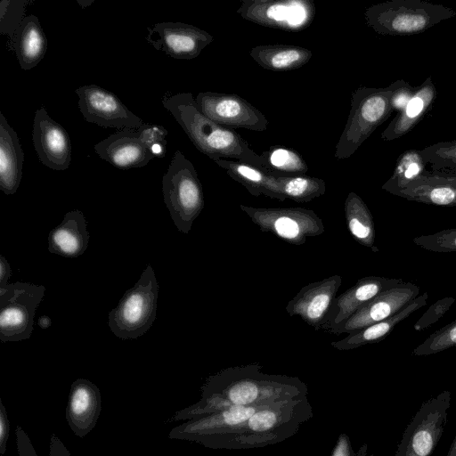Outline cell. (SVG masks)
<instances>
[{"instance_id":"1","label":"cell","mask_w":456,"mask_h":456,"mask_svg":"<svg viewBox=\"0 0 456 456\" xmlns=\"http://www.w3.org/2000/svg\"><path fill=\"white\" fill-rule=\"evenodd\" d=\"M200 399L175 412L169 421L189 420L232 406L273 404L307 396L306 385L297 377L268 374L259 364L224 369L200 387Z\"/></svg>"},{"instance_id":"2","label":"cell","mask_w":456,"mask_h":456,"mask_svg":"<svg viewBox=\"0 0 456 456\" xmlns=\"http://www.w3.org/2000/svg\"><path fill=\"white\" fill-rule=\"evenodd\" d=\"M313 417L307 396L267 405L230 432L200 444L210 449L241 450L275 444L296 435Z\"/></svg>"},{"instance_id":"3","label":"cell","mask_w":456,"mask_h":456,"mask_svg":"<svg viewBox=\"0 0 456 456\" xmlns=\"http://www.w3.org/2000/svg\"><path fill=\"white\" fill-rule=\"evenodd\" d=\"M193 145L212 160L232 158L263 169L264 159L233 129L206 117L198 108L191 93H178L162 100Z\"/></svg>"},{"instance_id":"4","label":"cell","mask_w":456,"mask_h":456,"mask_svg":"<svg viewBox=\"0 0 456 456\" xmlns=\"http://www.w3.org/2000/svg\"><path fill=\"white\" fill-rule=\"evenodd\" d=\"M399 79L386 87L358 86L351 94V109L335 147V158H350L392 114L391 98Z\"/></svg>"},{"instance_id":"5","label":"cell","mask_w":456,"mask_h":456,"mask_svg":"<svg viewBox=\"0 0 456 456\" xmlns=\"http://www.w3.org/2000/svg\"><path fill=\"white\" fill-rule=\"evenodd\" d=\"M455 16L451 7L425 0H390L372 4L364 12L368 27L382 36L419 34Z\"/></svg>"},{"instance_id":"6","label":"cell","mask_w":456,"mask_h":456,"mask_svg":"<svg viewBox=\"0 0 456 456\" xmlns=\"http://www.w3.org/2000/svg\"><path fill=\"white\" fill-rule=\"evenodd\" d=\"M162 192L177 230L188 234L204 208V195L193 164L178 150L163 175Z\"/></svg>"},{"instance_id":"7","label":"cell","mask_w":456,"mask_h":456,"mask_svg":"<svg viewBox=\"0 0 456 456\" xmlns=\"http://www.w3.org/2000/svg\"><path fill=\"white\" fill-rule=\"evenodd\" d=\"M159 282L148 265L133 288L127 289L118 305L108 315V325L118 338L134 339L145 334L157 315Z\"/></svg>"},{"instance_id":"8","label":"cell","mask_w":456,"mask_h":456,"mask_svg":"<svg viewBox=\"0 0 456 456\" xmlns=\"http://www.w3.org/2000/svg\"><path fill=\"white\" fill-rule=\"evenodd\" d=\"M451 400L445 390L422 403L406 426L395 456H431L447 425Z\"/></svg>"},{"instance_id":"9","label":"cell","mask_w":456,"mask_h":456,"mask_svg":"<svg viewBox=\"0 0 456 456\" xmlns=\"http://www.w3.org/2000/svg\"><path fill=\"white\" fill-rule=\"evenodd\" d=\"M240 209L264 232L299 246L310 237L324 232L322 220L312 209L303 208H256L243 204Z\"/></svg>"},{"instance_id":"10","label":"cell","mask_w":456,"mask_h":456,"mask_svg":"<svg viewBox=\"0 0 456 456\" xmlns=\"http://www.w3.org/2000/svg\"><path fill=\"white\" fill-rule=\"evenodd\" d=\"M45 287L16 281L0 289V340L20 341L30 338L36 310Z\"/></svg>"},{"instance_id":"11","label":"cell","mask_w":456,"mask_h":456,"mask_svg":"<svg viewBox=\"0 0 456 456\" xmlns=\"http://www.w3.org/2000/svg\"><path fill=\"white\" fill-rule=\"evenodd\" d=\"M237 13L261 26L297 32L310 26L315 5L311 0H241Z\"/></svg>"},{"instance_id":"12","label":"cell","mask_w":456,"mask_h":456,"mask_svg":"<svg viewBox=\"0 0 456 456\" xmlns=\"http://www.w3.org/2000/svg\"><path fill=\"white\" fill-rule=\"evenodd\" d=\"M75 93L78 97L79 110L87 122L118 131L125 128L137 129L144 124L115 94L103 87L96 85L82 86Z\"/></svg>"},{"instance_id":"13","label":"cell","mask_w":456,"mask_h":456,"mask_svg":"<svg viewBox=\"0 0 456 456\" xmlns=\"http://www.w3.org/2000/svg\"><path fill=\"white\" fill-rule=\"evenodd\" d=\"M199 110L221 126L245 128L256 132L267 129L266 117L244 98L216 92H201L195 98Z\"/></svg>"},{"instance_id":"14","label":"cell","mask_w":456,"mask_h":456,"mask_svg":"<svg viewBox=\"0 0 456 456\" xmlns=\"http://www.w3.org/2000/svg\"><path fill=\"white\" fill-rule=\"evenodd\" d=\"M147 30L145 38L156 50L178 60L198 57L214 40L207 31L183 22H159Z\"/></svg>"},{"instance_id":"15","label":"cell","mask_w":456,"mask_h":456,"mask_svg":"<svg viewBox=\"0 0 456 456\" xmlns=\"http://www.w3.org/2000/svg\"><path fill=\"white\" fill-rule=\"evenodd\" d=\"M420 288L403 281L372 298L346 321L330 330L332 334L351 333L384 321L401 311L419 295Z\"/></svg>"},{"instance_id":"16","label":"cell","mask_w":456,"mask_h":456,"mask_svg":"<svg viewBox=\"0 0 456 456\" xmlns=\"http://www.w3.org/2000/svg\"><path fill=\"white\" fill-rule=\"evenodd\" d=\"M32 142L37 157L45 167L64 171L71 162V141L66 129L54 121L44 107L34 117Z\"/></svg>"},{"instance_id":"17","label":"cell","mask_w":456,"mask_h":456,"mask_svg":"<svg viewBox=\"0 0 456 456\" xmlns=\"http://www.w3.org/2000/svg\"><path fill=\"white\" fill-rule=\"evenodd\" d=\"M341 284L338 274L309 283L288 302L286 312L290 316H299L315 330H322Z\"/></svg>"},{"instance_id":"18","label":"cell","mask_w":456,"mask_h":456,"mask_svg":"<svg viewBox=\"0 0 456 456\" xmlns=\"http://www.w3.org/2000/svg\"><path fill=\"white\" fill-rule=\"evenodd\" d=\"M403 281L402 279L380 276H367L358 280L353 287L336 297L322 330L330 332L379 294Z\"/></svg>"},{"instance_id":"19","label":"cell","mask_w":456,"mask_h":456,"mask_svg":"<svg viewBox=\"0 0 456 456\" xmlns=\"http://www.w3.org/2000/svg\"><path fill=\"white\" fill-rule=\"evenodd\" d=\"M102 411L98 387L86 379H76L70 387L66 407V420L78 437H85L95 427Z\"/></svg>"},{"instance_id":"20","label":"cell","mask_w":456,"mask_h":456,"mask_svg":"<svg viewBox=\"0 0 456 456\" xmlns=\"http://www.w3.org/2000/svg\"><path fill=\"white\" fill-rule=\"evenodd\" d=\"M98 156L119 169L142 167L154 155L139 137L137 129L125 128L94 145Z\"/></svg>"},{"instance_id":"21","label":"cell","mask_w":456,"mask_h":456,"mask_svg":"<svg viewBox=\"0 0 456 456\" xmlns=\"http://www.w3.org/2000/svg\"><path fill=\"white\" fill-rule=\"evenodd\" d=\"M395 196L428 205L456 207V173L425 170Z\"/></svg>"},{"instance_id":"22","label":"cell","mask_w":456,"mask_h":456,"mask_svg":"<svg viewBox=\"0 0 456 456\" xmlns=\"http://www.w3.org/2000/svg\"><path fill=\"white\" fill-rule=\"evenodd\" d=\"M436 96V86L431 77H428L421 85L417 86L413 96L405 107L397 112L381 133V139L390 142L411 132L432 109Z\"/></svg>"},{"instance_id":"23","label":"cell","mask_w":456,"mask_h":456,"mask_svg":"<svg viewBox=\"0 0 456 456\" xmlns=\"http://www.w3.org/2000/svg\"><path fill=\"white\" fill-rule=\"evenodd\" d=\"M87 222L80 210L65 214L61 223L48 235V250L64 257H77L87 248L89 233Z\"/></svg>"},{"instance_id":"24","label":"cell","mask_w":456,"mask_h":456,"mask_svg":"<svg viewBox=\"0 0 456 456\" xmlns=\"http://www.w3.org/2000/svg\"><path fill=\"white\" fill-rule=\"evenodd\" d=\"M24 154L17 133L0 112V189L14 194L21 182Z\"/></svg>"},{"instance_id":"25","label":"cell","mask_w":456,"mask_h":456,"mask_svg":"<svg viewBox=\"0 0 456 456\" xmlns=\"http://www.w3.org/2000/svg\"><path fill=\"white\" fill-rule=\"evenodd\" d=\"M428 298V292H424L391 317L351 332L344 338L331 342V346L338 350L344 351L380 342L393 331L399 322L425 306Z\"/></svg>"},{"instance_id":"26","label":"cell","mask_w":456,"mask_h":456,"mask_svg":"<svg viewBox=\"0 0 456 456\" xmlns=\"http://www.w3.org/2000/svg\"><path fill=\"white\" fill-rule=\"evenodd\" d=\"M214 162L225 170L234 181L243 185L252 195H264L273 200L284 201L277 176L272 175L260 167L249 163L226 159H216Z\"/></svg>"},{"instance_id":"27","label":"cell","mask_w":456,"mask_h":456,"mask_svg":"<svg viewBox=\"0 0 456 456\" xmlns=\"http://www.w3.org/2000/svg\"><path fill=\"white\" fill-rule=\"evenodd\" d=\"M12 41L20 66L24 70L36 67L48 47L46 36L38 18L34 14L26 16Z\"/></svg>"},{"instance_id":"28","label":"cell","mask_w":456,"mask_h":456,"mask_svg":"<svg viewBox=\"0 0 456 456\" xmlns=\"http://www.w3.org/2000/svg\"><path fill=\"white\" fill-rule=\"evenodd\" d=\"M250 57L262 68L273 71H289L305 65L311 50L290 45H263L250 49Z\"/></svg>"},{"instance_id":"29","label":"cell","mask_w":456,"mask_h":456,"mask_svg":"<svg viewBox=\"0 0 456 456\" xmlns=\"http://www.w3.org/2000/svg\"><path fill=\"white\" fill-rule=\"evenodd\" d=\"M347 228L361 245L374 250L376 231L372 215L362 199L354 191L348 193L344 203Z\"/></svg>"},{"instance_id":"30","label":"cell","mask_w":456,"mask_h":456,"mask_svg":"<svg viewBox=\"0 0 456 456\" xmlns=\"http://www.w3.org/2000/svg\"><path fill=\"white\" fill-rule=\"evenodd\" d=\"M263 170L274 176L305 175L308 166L303 157L294 149L285 146H271L261 154Z\"/></svg>"},{"instance_id":"31","label":"cell","mask_w":456,"mask_h":456,"mask_svg":"<svg viewBox=\"0 0 456 456\" xmlns=\"http://www.w3.org/2000/svg\"><path fill=\"white\" fill-rule=\"evenodd\" d=\"M424 162L419 150H407L397 159L390 178L382 185L386 191L395 195L409 183L421 175L425 170Z\"/></svg>"},{"instance_id":"32","label":"cell","mask_w":456,"mask_h":456,"mask_svg":"<svg viewBox=\"0 0 456 456\" xmlns=\"http://www.w3.org/2000/svg\"><path fill=\"white\" fill-rule=\"evenodd\" d=\"M282 194L297 203H305L321 197L326 191L324 180L305 175L277 176Z\"/></svg>"},{"instance_id":"33","label":"cell","mask_w":456,"mask_h":456,"mask_svg":"<svg viewBox=\"0 0 456 456\" xmlns=\"http://www.w3.org/2000/svg\"><path fill=\"white\" fill-rule=\"evenodd\" d=\"M419 153L432 170L456 173V140L436 142L419 150Z\"/></svg>"},{"instance_id":"34","label":"cell","mask_w":456,"mask_h":456,"mask_svg":"<svg viewBox=\"0 0 456 456\" xmlns=\"http://www.w3.org/2000/svg\"><path fill=\"white\" fill-rule=\"evenodd\" d=\"M456 346V320L428 336L412 351V355L425 356Z\"/></svg>"},{"instance_id":"35","label":"cell","mask_w":456,"mask_h":456,"mask_svg":"<svg viewBox=\"0 0 456 456\" xmlns=\"http://www.w3.org/2000/svg\"><path fill=\"white\" fill-rule=\"evenodd\" d=\"M26 0H2L0 2V33L11 39L26 18Z\"/></svg>"},{"instance_id":"36","label":"cell","mask_w":456,"mask_h":456,"mask_svg":"<svg viewBox=\"0 0 456 456\" xmlns=\"http://www.w3.org/2000/svg\"><path fill=\"white\" fill-rule=\"evenodd\" d=\"M413 243L436 253H456V228L415 237Z\"/></svg>"},{"instance_id":"37","label":"cell","mask_w":456,"mask_h":456,"mask_svg":"<svg viewBox=\"0 0 456 456\" xmlns=\"http://www.w3.org/2000/svg\"><path fill=\"white\" fill-rule=\"evenodd\" d=\"M140 139L154 157L164 158L167 151V130L159 125L144 123L137 128Z\"/></svg>"},{"instance_id":"38","label":"cell","mask_w":456,"mask_h":456,"mask_svg":"<svg viewBox=\"0 0 456 456\" xmlns=\"http://www.w3.org/2000/svg\"><path fill=\"white\" fill-rule=\"evenodd\" d=\"M455 302L452 297H445L431 305L413 326L414 330L422 331L436 323Z\"/></svg>"},{"instance_id":"39","label":"cell","mask_w":456,"mask_h":456,"mask_svg":"<svg viewBox=\"0 0 456 456\" xmlns=\"http://www.w3.org/2000/svg\"><path fill=\"white\" fill-rule=\"evenodd\" d=\"M368 444H363L356 452L346 434L339 435L330 456H368Z\"/></svg>"},{"instance_id":"40","label":"cell","mask_w":456,"mask_h":456,"mask_svg":"<svg viewBox=\"0 0 456 456\" xmlns=\"http://www.w3.org/2000/svg\"><path fill=\"white\" fill-rule=\"evenodd\" d=\"M417 86H411L403 79H399V86L391 98V104L394 110H402L410 99L413 96Z\"/></svg>"},{"instance_id":"41","label":"cell","mask_w":456,"mask_h":456,"mask_svg":"<svg viewBox=\"0 0 456 456\" xmlns=\"http://www.w3.org/2000/svg\"><path fill=\"white\" fill-rule=\"evenodd\" d=\"M15 435L19 456H38L30 441V438L21 427H16Z\"/></svg>"},{"instance_id":"42","label":"cell","mask_w":456,"mask_h":456,"mask_svg":"<svg viewBox=\"0 0 456 456\" xmlns=\"http://www.w3.org/2000/svg\"><path fill=\"white\" fill-rule=\"evenodd\" d=\"M10 433V421L6 409L0 400V454L4 455L7 450V442Z\"/></svg>"},{"instance_id":"43","label":"cell","mask_w":456,"mask_h":456,"mask_svg":"<svg viewBox=\"0 0 456 456\" xmlns=\"http://www.w3.org/2000/svg\"><path fill=\"white\" fill-rule=\"evenodd\" d=\"M49 456H71L64 444L54 434L50 438Z\"/></svg>"},{"instance_id":"44","label":"cell","mask_w":456,"mask_h":456,"mask_svg":"<svg viewBox=\"0 0 456 456\" xmlns=\"http://www.w3.org/2000/svg\"><path fill=\"white\" fill-rule=\"evenodd\" d=\"M12 275L10 264L7 262L4 256H0V289L7 286L8 280Z\"/></svg>"},{"instance_id":"45","label":"cell","mask_w":456,"mask_h":456,"mask_svg":"<svg viewBox=\"0 0 456 456\" xmlns=\"http://www.w3.org/2000/svg\"><path fill=\"white\" fill-rule=\"evenodd\" d=\"M38 325L42 329H46V328H48L51 325V319L48 316H45V315L41 316L38 319Z\"/></svg>"},{"instance_id":"46","label":"cell","mask_w":456,"mask_h":456,"mask_svg":"<svg viewBox=\"0 0 456 456\" xmlns=\"http://www.w3.org/2000/svg\"><path fill=\"white\" fill-rule=\"evenodd\" d=\"M446 456H456V436L449 448L448 453Z\"/></svg>"},{"instance_id":"47","label":"cell","mask_w":456,"mask_h":456,"mask_svg":"<svg viewBox=\"0 0 456 456\" xmlns=\"http://www.w3.org/2000/svg\"><path fill=\"white\" fill-rule=\"evenodd\" d=\"M77 4H78L82 8H85V7H87V6H89L90 4H92L94 1H81V0H77Z\"/></svg>"},{"instance_id":"48","label":"cell","mask_w":456,"mask_h":456,"mask_svg":"<svg viewBox=\"0 0 456 456\" xmlns=\"http://www.w3.org/2000/svg\"><path fill=\"white\" fill-rule=\"evenodd\" d=\"M369 456H375V455H374V454H370V455H369Z\"/></svg>"}]
</instances>
